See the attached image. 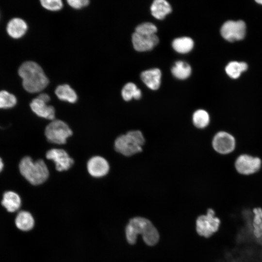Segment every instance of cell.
<instances>
[{"instance_id":"1","label":"cell","mask_w":262,"mask_h":262,"mask_svg":"<svg viewBox=\"0 0 262 262\" xmlns=\"http://www.w3.org/2000/svg\"><path fill=\"white\" fill-rule=\"evenodd\" d=\"M127 242L134 244L137 236L141 235L145 243L150 246L156 245L159 240V234L153 224L148 219L142 217L131 218L125 229Z\"/></svg>"},{"instance_id":"12","label":"cell","mask_w":262,"mask_h":262,"mask_svg":"<svg viewBox=\"0 0 262 262\" xmlns=\"http://www.w3.org/2000/svg\"><path fill=\"white\" fill-rule=\"evenodd\" d=\"M87 168L93 177L99 178L106 175L109 170L108 162L103 157L96 156L90 158L87 162Z\"/></svg>"},{"instance_id":"11","label":"cell","mask_w":262,"mask_h":262,"mask_svg":"<svg viewBox=\"0 0 262 262\" xmlns=\"http://www.w3.org/2000/svg\"><path fill=\"white\" fill-rule=\"evenodd\" d=\"M159 42L156 34L142 35L134 32L132 35L133 48L138 51H146L152 49Z\"/></svg>"},{"instance_id":"9","label":"cell","mask_w":262,"mask_h":262,"mask_svg":"<svg viewBox=\"0 0 262 262\" xmlns=\"http://www.w3.org/2000/svg\"><path fill=\"white\" fill-rule=\"evenodd\" d=\"M212 145L218 153L226 154L231 152L235 147V140L230 133L226 131H219L213 137Z\"/></svg>"},{"instance_id":"17","label":"cell","mask_w":262,"mask_h":262,"mask_svg":"<svg viewBox=\"0 0 262 262\" xmlns=\"http://www.w3.org/2000/svg\"><path fill=\"white\" fill-rule=\"evenodd\" d=\"M1 204L8 212H14L19 208L21 199L16 193L8 191L4 194Z\"/></svg>"},{"instance_id":"16","label":"cell","mask_w":262,"mask_h":262,"mask_svg":"<svg viewBox=\"0 0 262 262\" xmlns=\"http://www.w3.org/2000/svg\"><path fill=\"white\" fill-rule=\"evenodd\" d=\"M171 11L169 3L165 0H155L150 6L152 15L158 19H164Z\"/></svg>"},{"instance_id":"28","label":"cell","mask_w":262,"mask_h":262,"mask_svg":"<svg viewBox=\"0 0 262 262\" xmlns=\"http://www.w3.org/2000/svg\"><path fill=\"white\" fill-rule=\"evenodd\" d=\"M40 2L43 7L51 11H57L63 7L61 0H42Z\"/></svg>"},{"instance_id":"5","label":"cell","mask_w":262,"mask_h":262,"mask_svg":"<svg viewBox=\"0 0 262 262\" xmlns=\"http://www.w3.org/2000/svg\"><path fill=\"white\" fill-rule=\"evenodd\" d=\"M221 220L216 215L215 211L209 208L206 214L199 216L196 220V230L197 233L209 238L215 234L220 228Z\"/></svg>"},{"instance_id":"20","label":"cell","mask_w":262,"mask_h":262,"mask_svg":"<svg viewBox=\"0 0 262 262\" xmlns=\"http://www.w3.org/2000/svg\"><path fill=\"white\" fill-rule=\"evenodd\" d=\"M56 95L61 100L70 103L77 101V96L75 91L67 84L58 86L55 91Z\"/></svg>"},{"instance_id":"4","label":"cell","mask_w":262,"mask_h":262,"mask_svg":"<svg viewBox=\"0 0 262 262\" xmlns=\"http://www.w3.org/2000/svg\"><path fill=\"white\" fill-rule=\"evenodd\" d=\"M141 131L133 130L119 136L115 140V147L119 153L127 156L140 152L145 143Z\"/></svg>"},{"instance_id":"30","label":"cell","mask_w":262,"mask_h":262,"mask_svg":"<svg viewBox=\"0 0 262 262\" xmlns=\"http://www.w3.org/2000/svg\"><path fill=\"white\" fill-rule=\"evenodd\" d=\"M37 97L46 103H48L50 100L49 97L46 94H40Z\"/></svg>"},{"instance_id":"7","label":"cell","mask_w":262,"mask_h":262,"mask_svg":"<svg viewBox=\"0 0 262 262\" xmlns=\"http://www.w3.org/2000/svg\"><path fill=\"white\" fill-rule=\"evenodd\" d=\"M246 32V25L242 20H229L221 27L220 33L222 37L229 42L243 39Z\"/></svg>"},{"instance_id":"8","label":"cell","mask_w":262,"mask_h":262,"mask_svg":"<svg viewBox=\"0 0 262 262\" xmlns=\"http://www.w3.org/2000/svg\"><path fill=\"white\" fill-rule=\"evenodd\" d=\"M262 164L261 159L247 154H242L236 160L235 166L237 171L243 175H250L258 171Z\"/></svg>"},{"instance_id":"22","label":"cell","mask_w":262,"mask_h":262,"mask_svg":"<svg viewBox=\"0 0 262 262\" xmlns=\"http://www.w3.org/2000/svg\"><path fill=\"white\" fill-rule=\"evenodd\" d=\"M247 65L244 62L232 61L229 62L226 66L225 71L227 75L231 78L237 79L241 73L246 70Z\"/></svg>"},{"instance_id":"15","label":"cell","mask_w":262,"mask_h":262,"mask_svg":"<svg viewBox=\"0 0 262 262\" xmlns=\"http://www.w3.org/2000/svg\"><path fill=\"white\" fill-rule=\"evenodd\" d=\"M27 28V24L24 20L15 17L11 19L8 22L6 27V31L11 37L17 39L24 35Z\"/></svg>"},{"instance_id":"24","label":"cell","mask_w":262,"mask_h":262,"mask_svg":"<svg viewBox=\"0 0 262 262\" xmlns=\"http://www.w3.org/2000/svg\"><path fill=\"white\" fill-rule=\"evenodd\" d=\"M262 209L260 207L255 208L252 210L253 217L252 220L253 233L257 239L262 236V218L261 213Z\"/></svg>"},{"instance_id":"29","label":"cell","mask_w":262,"mask_h":262,"mask_svg":"<svg viewBox=\"0 0 262 262\" xmlns=\"http://www.w3.org/2000/svg\"><path fill=\"white\" fill-rule=\"evenodd\" d=\"M67 1L70 6L75 9L86 6L89 2L88 0H68Z\"/></svg>"},{"instance_id":"33","label":"cell","mask_w":262,"mask_h":262,"mask_svg":"<svg viewBox=\"0 0 262 262\" xmlns=\"http://www.w3.org/2000/svg\"><path fill=\"white\" fill-rule=\"evenodd\" d=\"M261 216H262V213H261Z\"/></svg>"},{"instance_id":"13","label":"cell","mask_w":262,"mask_h":262,"mask_svg":"<svg viewBox=\"0 0 262 262\" xmlns=\"http://www.w3.org/2000/svg\"><path fill=\"white\" fill-rule=\"evenodd\" d=\"M47 103L37 97L34 98L30 103L32 111L38 116L53 120L55 117V110L53 106L48 105Z\"/></svg>"},{"instance_id":"32","label":"cell","mask_w":262,"mask_h":262,"mask_svg":"<svg viewBox=\"0 0 262 262\" xmlns=\"http://www.w3.org/2000/svg\"><path fill=\"white\" fill-rule=\"evenodd\" d=\"M256 2H257L259 4H262V0H256Z\"/></svg>"},{"instance_id":"21","label":"cell","mask_w":262,"mask_h":262,"mask_svg":"<svg viewBox=\"0 0 262 262\" xmlns=\"http://www.w3.org/2000/svg\"><path fill=\"white\" fill-rule=\"evenodd\" d=\"M191 70V67L188 63L182 61H178L172 66L171 72L176 78L184 80L190 75Z\"/></svg>"},{"instance_id":"25","label":"cell","mask_w":262,"mask_h":262,"mask_svg":"<svg viewBox=\"0 0 262 262\" xmlns=\"http://www.w3.org/2000/svg\"><path fill=\"white\" fill-rule=\"evenodd\" d=\"M193 123L197 128L202 129L208 126L210 122L208 113L204 110L198 109L193 115Z\"/></svg>"},{"instance_id":"2","label":"cell","mask_w":262,"mask_h":262,"mask_svg":"<svg viewBox=\"0 0 262 262\" xmlns=\"http://www.w3.org/2000/svg\"><path fill=\"white\" fill-rule=\"evenodd\" d=\"M18 73L22 79L23 88L28 92H39L49 83V80L42 68L34 62L23 63L20 66Z\"/></svg>"},{"instance_id":"23","label":"cell","mask_w":262,"mask_h":262,"mask_svg":"<svg viewBox=\"0 0 262 262\" xmlns=\"http://www.w3.org/2000/svg\"><path fill=\"white\" fill-rule=\"evenodd\" d=\"M121 94L125 101H129L132 98L139 99L141 98L142 93L140 89L137 88L136 85L132 82H128L123 87Z\"/></svg>"},{"instance_id":"26","label":"cell","mask_w":262,"mask_h":262,"mask_svg":"<svg viewBox=\"0 0 262 262\" xmlns=\"http://www.w3.org/2000/svg\"><path fill=\"white\" fill-rule=\"evenodd\" d=\"M16 103V98L13 94L6 90L0 91V108H12Z\"/></svg>"},{"instance_id":"18","label":"cell","mask_w":262,"mask_h":262,"mask_svg":"<svg viewBox=\"0 0 262 262\" xmlns=\"http://www.w3.org/2000/svg\"><path fill=\"white\" fill-rule=\"evenodd\" d=\"M34 219L32 214L27 211H21L17 215L15 224L19 229L28 231L33 227Z\"/></svg>"},{"instance_id":"19","label":"cell","mask_w":262,"mask_h":262,"mask_svg":"<svg viewBox=\"0 0 262 262\" xmlns=\"http://www.w3.org/2000/svg\"><path fill=\"white\" fill-rule=\"evenodd\" d=\"M172 47L177 52L186 53L190 51L194 47V41L192 38L187 36L175 38L172 43Z\"/></svg>"},{"instance_id":"31","label":"cell","mask_w":262,"mask_h":262,"mask_svg":"<svg viewBox=\"0 0 262 262\" xmlns=\"http://www.w3.org/2000/svg\"><path fill=\"white\" fill-rule=\"evenodd\" d=\"M3 167V162L2 161L1 159L0 158V172L2 170Z\"/></svg>"},{"instance_id":"3","label":"cell","mask_w":262,"mask_h":262,"mask_svg":"<svg viewBox=\"0 0 262 262\" xmlns=\"http://www.w3.org/2000/svg\"><path fill=\"white\" fill-rule=\"evenodd\" d=\"M19 169L21 175L33 185L44 182L49 175L48 167L43 160L33 161L29 156L25 157L21 160Z\"/></svg>"},{"instance_id":"14","label":"cell","mask_w":262,"mask_h":262,"mask_svg":"<svg viewBox=\"0 0 262 262\" xmlns=\"http://www.w3.org/2000/svg\"><path fill=\"white\" fill-rule=\"evenodd\" d=\"M161 76V70L155 68L142 72L141 74V78L149 88L157 90L160 86Z\"/></svg>"},{"instance_id":"6","label":"cell","mask_w":262,"mask_h":262,"mask_svg":"<svg viewBox=\"0 0 262 262\" xmlns=\"http://www.w3.org/2000/svg\"><path fill=\"white\" fill-rule=\"evenodd\" d=\"M45 134L47 140L55 144H64L72 131L65 122L60 120H53L46 127Z\"/></svg>"},{"instance_id":"10","label":"cell","mask_w":262,"mask_h":262,"mask_svg":"<svg viewBox=\"0 0 262 262\" xmlns=\"http://www.w3.org/2000/svg\"><path fill=\"white\" fill-rule=\"evenodd\" d=\"M46 156L48 160L54 163L56 169L58 171L67 170L74 163L73 160L62 149H51L47 152Z\"/></svg>"},{"instance_id":"27","label":"cell","mask_w":262,"mask_h":262,"mask_svg":"<svg viewBox=\"0 0 262 262\" xmlns=\"http://www.w3.org/2000/svg\"><path fill=\"white\" fill-rule=\"evenodd\" d=\"M157 31V27L152 23L144 22L138 25L135 28L136 33L142 35H152Z\"/></svg>"}]
</instances>
